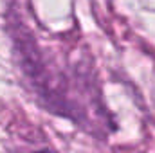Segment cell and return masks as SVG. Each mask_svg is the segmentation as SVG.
Wrapping results in <instances>:
<instances>
[{"instance_id": "cell-1", "label": "cell", "mask_w": 155, "mask_h": 153, "mask_svg": "<svg viewBox=\"0 0 155 153\" xmlns=\"http://www.w3.org/2000/svg\"><path fill=\"white\" fill-rule=\"evenodd\" d=\"M36 153H51V151H45V150H43V151H36Z\"/></svg>"}]
</instances>
